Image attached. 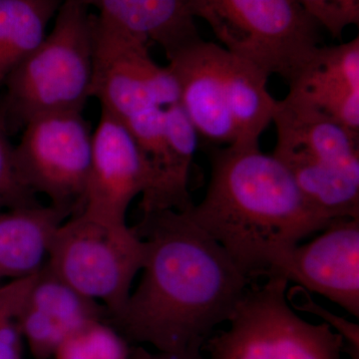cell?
<instances>
[{"label": "cell", "instance_id": "d6986e66", "mask_svg": "<svg viewBox=\"0 0 359 359\" xmlns=\"http://www.w3.org/2000/svg\"><path fill=\"white\" fill-rule=\"evenodd\" d=\"M63 0H0V88L43 42Z\"/></svg>", "mask_w": 359, "mask_h": 359}, {"label": "cell", "instance_id": "7402d4cb", "mask_svg": "<svg viewBox=\"0 0 359 359\" xmlns=\"http://www.w3.org/2000/svg\"><path fill=\"white\" fill-rule=\"evenodd\" d=\"M8 133L0 113V211L40 205L37 195L18 176L14 162V146L9 142Z\"/></svg>", "mask_w": 359, "mask_h": 359}, {"label": "cell", "instance_id": "ffe728a7", "mask_svg": "<svg viewBox=\"0 0 359 359\" xmlns=\"http://www.w3.org/2000/svg\"><path fill=\"white\" fill-rule=\"evenodd\" d=\"M131 347L109 323L94 320L63 340L53 359H131Z\"/></svg>", "mask_w": 359, "mask_h": 359}, {"label": "cell", "instance_id": "52a82bcc", "mask_svg": "<svg viewBox=\"0 0 359 359\" xmlns=\"http://www.w3.org/2000/svg\"><path fill=\"white\" fill-rule=\"evenodd\" d=\"M144 257L145 245L133 226L80 212L56 229L45 266L80 294L103 304L107 320L128 301Z\"/></svg>", "mask_w": 359, "mask_h": 359}, {"label": "cell", "instance_id": "9c48e42d", "mask_svg": "<svg viewBox=\"0 0 359 359\" xmlns=\"http://www.w3.org/2000/svg\"><path fill=\"white\" fill-rule=\"evenodd\" d=\"M93 76L90 97L122 123L155 107L179 104L178 82L153 60L149 42L92 14Z\"/></svg>", "mask_w": 359, "mask_h": 359}, {"label": "cell", "instance_id": "603a6c76", "mask_svg": "<svg viewBox=\"0 0 359 359\" xmlns=\"http://www.w3.org/2000/svg\"><path fill=\"white\" fill-rule=\"evenodd\" d=\"M318 26L334 37L359 23V0H294Z\"/></svg>", "mask_w": 359, "mask_h": 359}, {"label": "cell", "instance_id": "cb8c5ba5", "mask_svg": "<svg viewBox=\"0 0 359 359\" xmlns=\"http://www.w3.org/2000/svg\"><path fill=\"white\" fill-rule=\"evenodd\" d=\"M287 302L294 311H306V313L314 314L321 318L323 323L330 325L335 332L341 335L346 341V349H356L359 351V325L330 313L327 309L320 306L313 301V297L309 294V290L299 285L287 290Z\"/></svg>", "mask_w": 359, "mask_h": 359}, {"label": "cell", "instance_id": "8fae6325", "mask_svg": "<svg viewBox=\"0 0 359 359\" xmlns=\"http://www.w3.org/2000/svg\"><path fill=\"white\" fill-rule=\"evenodd\" d=\"M308 244L297 245L276 271L359 318V217L337 219Z\"/></svg>", "mask_w": 359, "mask_h": 359}, {"label": "cell", "instance_id": "484cf974", "mask_svg": "<svg viewBox=\"0 0 359 359\" xmlns=\"http://www.w3.org/2000/svg\"><path fill=\"white\" fill-rule=\"evenodd\" d=\"M346 353L349 354L351 359H359V351L356 349H346Z\"/></svg>", "mask_w": 359, "mask_h": 359}, {"label": "cell", "instance_id": "5b68a950", "mask_svg": "<svg viewBox=\"0 0 359 359\" xmlns=\"http://www.w3.org/2000/svg\"><path fill=\"white\" fill-rule=\"evenodd\" d=\"M189 7L226 50L289 86L320 46V26L294 0H190Z\"/></svg>", "mask_w": 359, "mask_h": 359}, {"label": "cell", "instance_id": "6da1fadb", "mask_svg": "<svg viewBox=\"0 0 359 359\" xmlns=\"http://www.w3.org/2000/svg\"><path fill=\"white\" fill-rule=\"evenodd\" d=\"M133 228L145 245L140 283L106 323L134 346L202 349L255 280L186 212L142 215Z\"/></svg>", "mask_w": 359, "mask_h": 359}, {"label": "cell", "instance_id": "4fadbf2b", "mask_svg": "<svg viewBox=\"0 0 359 359\" xmlns=\"http://www.w3.org/2000/svg\"><path fill=\"white\" fill-rule=\"evenodd\" d=\"M106 316L103 304L78 292L44 264L26 295L18 325L33 358L53 359L63 340Z\"/></svg>", "mask_w": 359, "mask_h": 359}, {"label": "cell", "instance_id": "ba28073f", "mask_svg": "<svg viewBox=\"0 0 359 359\" xmlns=\"http://www.w3.org/2000/svg\"><path fill=\"white\" fill-rule=\"evenodd\" d=\"M93 132L82 112L40 116L23 127L14 147L18 176L35 195L69 212L83 210L91 169Z\"/></svg>", "mask_w": 359, "mask_h": 359}, {"label": "cell", "instance_id": "44dd1931", "mask_svg": "<svg viewBox=\"0 0 359 359\" xmlns=\"http://www.w3.org/2000/svg\"><path fill=\"white\" fill-rule=\"evenodd\" d=\"M35 276L0 285V359H22L18 316Z\"/></svg>", "mask_w": 359, "mask_h": 359}, {"label": "cell", "instance_id": "e0dca14e", "mask_svg": "<svg viewBox=\"0 0 359 359\" xmlns=\"http://www.w3.org/2000/svg\"><path fill=\"white\" fill-rule=\"evenodd\" d=\"M165 152L150 186L141 196L142 215L167 210L187 212L194 205L189 180L200 137L179 104L165 108Z\"/></svg>", "mask_w": 359, "mask_h": 359}, {"label": "cell", "instance_id": "9a60e30c", "mask_svg": "<svg viewBox=\"0 0 359 359\" xmlns=\"http://www.w3.org/2000/svg\"><path fill=\"white\" fill-rule=\"evenodd\" d=\"M94 7L98 15L137 36L154 42L166 58L201 39L190 0H68Z\"/></svg>", "mask_w": 359, "mask_h": 359}, {"label": "cell", "instance_id": "8992f818", "mask_svg": "<svg viewBox=\"0 0 359 359\" xmlns=\"http://www.w3.org/2000/svg\"><path fill=\"white\" fill-rule=\"evenodd\" d=\"M287 285L278 273L250 283L228 330L214 332L203 344L205 359H342L341 335L295 313L285 297Z\"/></svg>", "mask_w": 359, "mask_h": 359}, {"label": "cell", "instance_id": "5bb4252c", "mask_svg": "<svg viewBox=\"0 0 359 359\" xmlns=\"http://www.w3.org/2000/svg\"><path fill=\"white\" fill-rule=\"evenodd\" d=\"M290 90L335 122L359 134V39L320 46Z\"/></svg>", "mask_w": 359, "mask_h": 359}, {"label": "cell", "instance_id": "7a4b0ae2", "mask_svg": "<svg viewBox=\"0 0 359 359\" xmlns=\"http://www.w3.org/2000/svg\"><path fill=\"white\" fill-rule=\"evenodd\" d=\"M210 161L207 193L187 215L252 280L273 273L292 248L332 223L309 204L289 170L259 147L212 148Z\"/></svg>", "mask_w": 359, "mask_h": 359}, {"label": "cell", "instance_id": "2e32d148", "mask_svg": "<svg viewBox=\"0 0 359 359\" xmlns=\"http://www.w3.org/2000/svg\"><path fill=\"white\" fill-rule=\"evenodd\" d=\"M68 218L50 205L0 211V283L39 273L56 229Z\"/></svg>", "mask_w": 359, "mask_h": 359}, {"label": "cell", "instance_id": "ac0fdd59", "mask_svg": "<svg viewBox=\"0 0 359 359\" xmlns=\"http://www.w3.org/2000/svg\"><path fill=\"white\" fill-rule=\"evenodd\" d=\"M223 67L226 101L237 134L233 145L259 148L262 135L273 123L278 102L266 87L269 76L226 49Z\"/></svg>", "mask_w": 359, "mask_h": 359}, {"label": "cell", "instance_id": "277c9868", "mask_svg": "<svg viewBox=\"0 0 359 359\" xmlns=\"http://www.w3.org/2000/svg\"><path fill=\"white\" fill-rule=\"evenodd\" d=\"M50 33L4 82L0 113L8 131L40 116L82 112L93 76L92 13L63 0Z\"/></svg>", "mask_w": 359, "mask_h": 359}, {"label": "cell", "instance_id": "3957f363", "mask_svg": "<svg viewBox=\"0 0 359 359\" xmlns=\"http://www.w3.org/2000/svg\"><path fill=\"white\" fill-rule=\"evenodd\" d=\"M273 157L306 199L334 222L359 217V134L344 128L290 90L278 100Z\"/></svg>", "mask_w": 359, "mask_h": 359}, {"label": "cell", "instance_id": "d4e9b609", "mask_svg": "<svg viewBox=\"0 0 359 359\" xmlns=\"http://www.w3.org/2000/svg\"><path fill=\"white\" fill-rule=\"evenodd\" d=\"M131 359H205L201 348L189 349L182 353H151L145 347L134 346L131 347Z\"/></svg>", "mask_w": 359, "mask_h": 359}, {"label": "cell", "instance_id": "7c38bea8", "mask_svg": "<svg viewBox=\"0 0 359 359\" xmlns=\"http://www.w3.org/2000/svg\"><path fill=\"white\" fill-rule=\"evenodd\" d=\"M224 48L199 39L168 58L180 90L179 105L199 137L215 145L237 139L229 110L224 79Z\"/></svg>", "mask_w": 359, "mask_h": 359}, {"label": "cell", "instance_id": "30bf717a", "mask_svg": "<svg viewBox=\"0 0 359 359\" xmlns=\"http://www.w3.org/2000/svg\"><path fill=\"white\" fill-rule=\"evenodd\" d=\"M151 177L150 162L129 130L101 109L93 132L91 169L81 212L111 223L127 224L130 205L145 193Z\"/></svg>", "mask_w": 359, "mask_h": 359}]
</instances>
